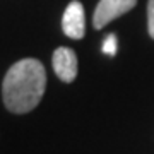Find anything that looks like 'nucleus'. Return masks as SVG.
<instances>
[{"mask_svg": "<svg viewBox=\"0 0 154 154\" xmlns=\"http://www.w3.org/2000/svg\"><path fill=\"white\" fill-rule=\"evenodd\" d=\"M46 88V72L36 58H22L7 70L2 94L7 110L28 113L41 101Z\"/></svg>", "mask_w": 154, "mask_h": 154, "instance_id": "obj_1", "label": "nucleus"}, {"mask_svg": "<svg viewBox=\"0 0 154 154\" xmlns=\"http://www.w3.org/2000/svg\"><path fill=\"white\" fill-rule=\"evenodd\" d=\"M135 4H137V0H99V4L93 16L94 28L96 29L105 28L108 22L115 21L116 17H120L122 14H125L130 9H134Z\"/></svg>", "mask_w": 154, "mask_h": 154, "instance_id": "obj_2", "label": "nucleus"}, {"mask_svg": "<svg viewBox=\"0 0 154 154\" xmlns=\"http://www.w3.org/2000/svg\"><path fill=\"white\" fill-rule=\"evenodd\" d=\"M62 29L72 39L84 38L86 33V22H84V7L81 2H70L67 5L63 17H62Z\"/></svg>", "mask_w": 154, "mask_h": 154, "instance_id": "obj_3", "label": "nucleus"}, {"mask_svg": "<svg viewBox=\"0 0 154 154\" xmlns=\"http://www.w3.org/2000/svg\"><path fill=\"white\" fill-rule=\"evenodd\" d=\"M53 70L63 82H72L77 75V55L70 48H57L53 53Z\"/></svg>", "mask_w": 154, "mask_h": 154, "instance_id": "obj_4", "label": "nucleus"}, {"mask_svg": "<svg viewBox=\"0 0 154 154\" xmlns=\"http://www.w3.org/2000/svg\"><path fill=\"white\" fill-rule=\"evenodd\" d=\"M116 48H118V43H116V36L113 33L108 34L105 38V41H103V53H106V55H110L113 57L116 53Z\"/></svg>", "mask_w": 154, "mask_h": 154, "instance_id": "obj_5", "label": "nucleus"}, {"mask_svg": "<svg viewBox=\"0 0 154 154\" xmlns=\"http://www.w3.org/2000/svg\"><path fill=\"white\" fill-rule=\"evenodd\" d=\"M147 29L151 38L154 39V0L147 2Z\"/></svg>", "mask_w": 154, "mask_h": 154, "instance_id": "obj_6", "label": "nucleus"}]
</instances>
